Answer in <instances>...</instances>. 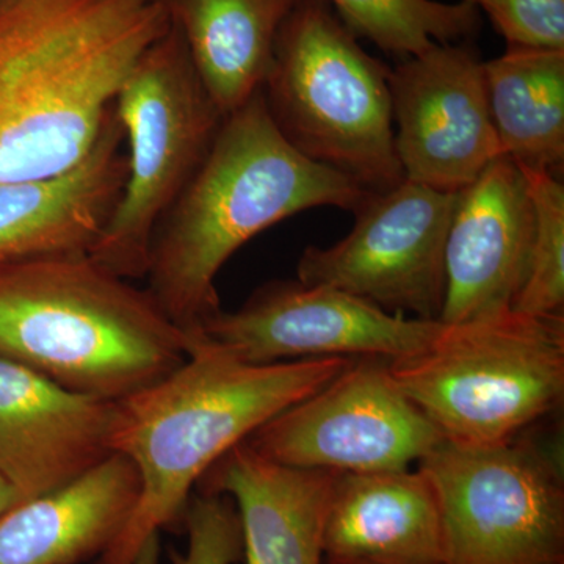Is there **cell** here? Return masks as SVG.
<instances>
[{"label":"cell","mask_w":564,"mask_h":564,"mask_svg":"<svg viewBox=\"0 0 564 564\" xmlns=\"http://www.w3.org/2000/svg\"><path fill=\"white\" fill-rule=\"evenodd\" d=\"M170 28L165 0H0V184L79 163Z\"/></svg>","instance_id":"1"},{"label":"cell","mask_w":564,"mask_h":564,"mask_svg":"<svg viewBox=\"0 0 564 564\" xmlns=\"http://www.w3.org/2000/svg\"><path fill=\"white\" fill-rule=\"evenodd\" d=\"M352 358L251 364L199 337L180 367L117 400L111 448L135 466L131 518L96 564H133L184 518L192 489L234 445L343 372Z\"/></svg>","instance_id":"2"},{"label":"cell","mask_w":564,"mask_h":564,"mask_svg":"<svg viewBox=\"0 0 564 564\" xmlns=\"http://www.w3.org/2000/svg\"><path fill=\"white\" fill-rule=\"evenodd\" d=\"M369 192L282 137L262 90L223 121L202 169L155 226L148 291L191 344L221 311L218 273L248 240L313 207L355 210Z\"/></svg>","instance_id":"3"},{"label":"cell","mask_w":564,"mask_h":564,"mask_svg":"<svg viewBox=\"0 0 564 564\" xmlns=\"http://www.w3.org/2000/svg\"><path fill=\"white\" fill-rule=\"evenodd\" d=\"M188 350L148 289L90 254L0 263V358L63 388L117 402L173 372Z\"/></svg>","instance_id":"4"},{"label":"cell","mask_w":564,"mask_h":564,"mask_svg":"<svg viewBox=\"0 0 564 564\" xmlns=\"http://www.w3.org/2000/svg\"><path fill=\"white\" fill-rule=\"evenodd\" d=\"M326 0H296L262 87L282 137L367 192L404 180L395 151L389 70Z\"/></svg>","instance_id":"5"},{"label":"cell","mask_w":564,"mask_h":564,"mask_svg":"<svg viewBox=\"0 0 564 564\" xmlns=\"http://www.w3.org/2000/svg\"><path fill=\"white\" fill-rule=\"evenodd\" d=\"M389 370L444 440L507 443L562 406L564 315L508 310L443 323L432 343L391 359Z\"/></svg>","instance_id":"6"},{"label":"cell","mask_w":564,"mask_h":564,"mask_svg":"<svg viewBox=\"0 0 564 564\" xmlns=\"http://www.w3.org/2000/svg\"><path fill=\"white\" fill-rule=\"evenodd\" d=\"M128 180L90 256L126 280H144L155 226L202 169L225 115L206 91L180 31L141 55L117 104Z\"/></svg>","instance_id":"7"},{"label":"cell","mask_w":564,"mask_h":564,"mask_svg":"<svg viewBox=\"0 0 564 564\" xmlns=\"http://www.w3.org/2000/svg\"><path fill=\"white\" fill-rule=\"evenodd\" d=\"M419 469L440 499L445 564H564L562 462L549 448L521 434L443 440Z\"/></svg>","instance_id":"8"},{"label":"cell","mask_w":564,"mask_h":564,"mask_svg":"<svg viewBox=\"0 0 564 564\" xmlns=\"http://www.w3.org/2000/svg\"><path fill=\"white\" fill-rule=\"evenodd\" d=\"M389 361L352 358L321 391L263 423L247 443L265 458L296 469H410L444 436L393 381Z\"/></svg>","instance_id":"9"},{"label":"cell","mask_w":564,"mask_h":564,"mask_svg":"<svg viewBox=\"0 0 564 564\" xmlns=\"http://www.w3.org/2000/svg\"><path fill=\"white\" fill-rule=\"evenodd\" d=\"M456 195L403 180L369 192L340 242L307 247L296 280L359 296L388 313L440 321L445 300V243Z\"/></svg>","instance_id":"10"},{"label":"cell","mask_w":564,"mask_h":564,"mask_svg":"<svg viewBox=\"0 0 564 564\" xmlns=\"http://www.w3.org/2000/svg\"><path fill=\"white\" fill-rule=\"evenodd\" d=\"M443 323L388 313L336 288L272 281L239 310L220 311L203 337L251 364L322 358L399 359L423 350Z\"/></svg>","instance_id":"11"},{"label":"cell","mask_w":564,"mask_h":564,"mask_svg":"<svg viewBox=\"0 0 564 564\" xmlns=\"http://www.w3.org/2000/svg\"><path fill=\"white\" fill-rule=\"evenodd\" d=\"M404 180L458 193L497 158L484 61L469 41L434 43L389 73Z\"/></svg>","instance_id":"12"},{"label":"cell","mask_w":564,"mask_h":564,"mask_svg":"<svg viewBox=\"0 0 564 564\" xmlns=\"http://www.w3.org/2000/svg\"><path fill=\"white\" fill-rule=\"evenodd\" d=\"M533 237L525 173L500 155L456 195L440 322L458 325L513 310L529 274Z\"/></svg>","instance_id":"13"},{"label":"cell","mask_w":564,"mask_h":564,"mask_svg":"<svg viewBox=\"0 0 564 564\" xmlns=\"http://www.w3.org/2000/svg\"><path fill=\"white\" fill-rule=\"evenodd\" d=\"M117 402L0 358V478L22 499L65 488L113 455Z\"/></svg>","instance_id":"14"},{"label":"cell","mask_w":564,"mask_h":564,"mask_svg":"<svg viewBox=\"0 0 564 564\" xmlns=\"http://www.w3.org/2000/svg\"><path fill=\"white\" fill-rule=\"evenodd\" d=\"M124 143L113 106L79 163L52 176L0 184V263L90 254L124 192Z\"/></svg>","instance_id":"15"},{"label":"cell","mask_w":564,"mask_h":564,"mask_svg":"<svg viewBox=\"0 0 564 564\" xmlns=\"http://www.w3.org/2000/svg\"><path fill=\"white\" fill-rule=\"evenodd\" d=\"M336 475L274 463L243 441L196 488L236 505L247 564H323V525Z\"/></svg>","instance_id":"16"},{"label":"cell","mask_w":564,"mask_h":564,"mask_svg":"<svg viewBox=\"0 0 564 564\" xmlns=\"http://www.w3.org/2000/svg\"><path fill=\"white\" fill-rule=\"evenodd\" d=\"M325 558L445 564L436 489L417 470L337 474L325 525Z\"/></svg>","instance_id":"17"},{"label":"cell","mask_w":564,"mask_h":564,"mask_svg":"<svg viewBox=\"0 0 564 564\" xmlns=\"http://www.w3.org/2000/svg\"><path fill=\"white\" fill-rule=\"evenodd\" d=\"M140 477L113 454L84 477L0 514V564H79L101 556L131 518Z\"/></svg>","instance_id":"18"},{"label":"cell","mask_w":564,"mask_h":564,"mask_svg":"<svg viewBox=\"0 0 564 564\" xmlns=\"http://www.w3.org/2000/svg\"><path fill=\"white\" fill-rule=\"evenodd\" d=\"M199 80L225 117L262 90L296 0H165Z\"/></svg>","instance_id":"19"},{"label":"cell","mask_w":564,"mask_h":564,"mask_svg":"<svg viewBox=\"0 0 564 564\" xmlns=\"http://www.w3.org/2000/svg\"><path fill=\"white\" fill-rule=\"evenodd\" d=\"M484 73L502 154L529 172H562L564 50L508 46Z\"/></svg>","instance_id":"20"},{"label":"cell","mask_w":564,"mask_h":564,"mask_svg":"<svg viewBox=\"0 0 564 564\" xmlns=\"http://www.w3.org/2000/svg\"><path fill=\"white\" fill-rule=\"evenodd\" d=\"M355 36L388 54L408 58L434 43L469 41L480 29V10L470 0H326Z\"/></svg>","instance_id":"21"},{"label":"cell","mask_w":564,"mask_h":564,"mask_svg":"<svg viewBox=\"0 0 564 564\" xmlns=\"http://www.w3.org/2000/svg\"><path fill=\"white\" fill-rule=\"evenodd\" d=\"M525 173L534 210L529 274L513 310L530 315H563L564 185L556 174Z\"/></svg>","instance_id":"22"},{"label":"cell","mask_w":564,"mask_h":564,"mask_svg":"<svg viewBox=\"0 0 564 564\" xmlns=\"http://www.w3.org/2000/svg\"><path fill=\"white\" fill-rule=\"evenodd\" d=\"M187 551L173 552V564H236L243 556L242 525L236 505L221 494L193 496L182 518Z\"/></svg>","instance_id":"23"},{"label":"cell","mask_w":564,"mask_h":564,"mask_svg":"<svg viewBox=\"0 0 564 564\" xmlns=\"http://www.w3.org/2000/svg\"><path fill=\"white\" fill-rule=\"evenodd\" d=\"M508 46L564 50V0H470Z\"/></svg>","instance_id":"24"},{"label":"cell","mask_w":564,"mask_h":564,"mask_svg":"<svg viewBox=\"0 0 564 564\" xmlns=\"http://www.w3.org/2000/svg\"><path fill=\"white\" fill-rule=\"evenodd\" d=\"M133 564H161V533L151 534L144 541Z\"/></svg>","instance_id":"25"},{"label":"cell","mask_w":564,"mask_h":564,"mask_svg":"<svg viewBox=\"0 0 564 564\" xmlns=\"http://www.w3.org/2000/svg\"><path fill=\"white\" fill-rule=\"evenodd\" d=\"M20 502H22L20 494L0 478V514L6 513L7 510Z\"/></svg>","instance_id":"26"},{"label":"cell","mask_w":564,"mask_h":564,"mask_svg":"<svg viewBox=\"0 0 564 564\" xmlns=\"http://www.w3.org/2000/svg\"><path fill=\"white\" fill-rule=\"evenodd\" d=\"M323 564H383V563L362 562V560L325 558V560H323Z\"/></svg>","instance_id":"27"}]
</instances>
